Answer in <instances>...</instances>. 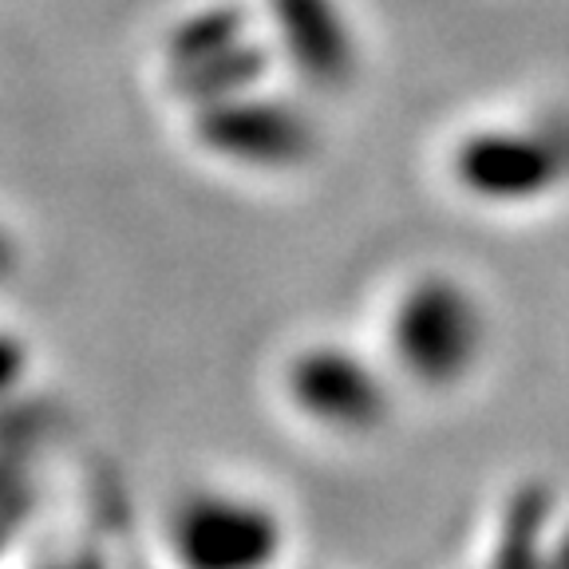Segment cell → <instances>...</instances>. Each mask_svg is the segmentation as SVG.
I'll use <instances>...</instances> for the list:
<instances>
[{
    "label": "cell",
    "instance_id": "cell-1",
    "mask_svg": "<svg viewBox=\"0 0 569 569\" xmlns=\"http://www.w3.org/2000/svg\"><path fill=\"white\" fill-rule=\"evenodd\" d=\"M154 546L167 569H277L289 530L281 510L258 490L194 482L162 507Z\"/></svg>",
    "mask_w": 569,
    "mask_h": 569
},
{
    "label": "cell",
    "instance_id": "cell-2",
    "mask_svg": "<svg viewBox=\"0 0 569 569\" xmlns=\"http://www.w3.org/2000/svg\"><path fill=\"white\" fill-rule=\"evenodd\" d=\"M391 360L423 388H451L471 376L487 348L479 297L447 273L416 277L400 293L388 325Z\"/></svg>",
    "mask_w": 569,
    "mask_h": 569
},
{
    "label": "cell",
    "instance_id": "cell-3",
    "mask_svg": "<svg viewBox=\"0 0 569 569\" xmlns=\"http://www.w3.org/2000/svg\"><path fill=\"white\" fill-rule=\"evenodd\" d=\"M455 182L490 206H526L569 182V131L482 127L451 154Z\"/></svg>",
    "mask_w": 569,
    "mask_h": 569
},
{
    "label": "cell",
    "instance_id": "cell-4",
    "mask_svg": "<svg viewBox=\"0 0 569 569\" xmlns=\"http://www.w3.org/2000/svg\"><path fill=\"white\" fill-rule=\"evenodd\" d=\"M190 131L206 154L258 174H284L317 154L312 119L297 103L266 96L261 88L194 107Z\"/></svg>",
    "mask_w": 569,
    "mask_h": 569
},
{
    "label": "cell",
    "instance_id": "cell-5",
    "mask_svg": "<svg viewBox=\"0 0 569 569\" xmlns=\"http://www.w3.org/2000/svg\"><path fill=\"white\" fill-rule=\"evenodd\" d=\"M284 391L297 416L320 431H365L383 411V380L356 352L312 345L289 360Z\"/></svg>",
    "mask_w": 569,
    "mask_h": 569
},
{
    "label": "cell",
    "instance_id": "cell-6",
    "mask_svg": "<svg viewBox=\"0 0 569 569\" xmlns=\"http://www.w3.org/2000/svg\"><path fill=\"white\" fill-rule=\"evenodd\" d=\"M277 52L305 83L340 91L356 80L360 44L340 0H269Z\"/></svg>",
    "mask_w": 569,
    "mask_h": 569
},
{
    "label": "cell",
    "instance_id": "cell-7",
    "mask_svg": "<svg viewBox=\"0 0 569 569\" xmlns=\"http://www.w3.org/2000/svg\"><path fill=\"white\" fill-rule=\"evenodd\" d=\"M246 40H253V36H249V17L238 4H206V9L187 12L170 28L167 44H162V60H167L170 76H182L198 63L233 52Z\"/></svg>",
    "mask_w": 569,
    "mask_h": 569
},
{
    "label": "cell",
    "instance_id": "cell-8",
    "mask_svg": "<svg viewBox=\"0 0 569 569\" xmlns=\"http://www.w3.org/2000/svg\"><path fill=\"white\" fill-rule=\"evenodd\" d=\"M28 365H32V356H28L24 340L17 332L0 329V400H9V391L24 380Z\"/></svg>",
    "mask_w": 569,
    "mask_h": 569
},
{
    "label": "cell",
    "instance_id": "cell-9",
    "mask_svg": "<svg viewBox=\"0 0 569 569\" xmlns=\"http://www.w3.org/2000/svg\"><path fill=\"white\" fill-rule=\"evenodd\" d=\"M9 266H12V246H9V238L0 233V273H9Z\"/></svg>",
    "mask_w": 569,
    "mask_h": 569
}]
</instances>
